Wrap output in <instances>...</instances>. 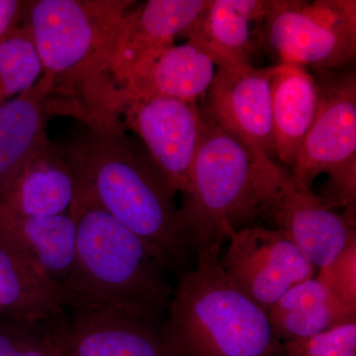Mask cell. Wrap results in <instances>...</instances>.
Masks as SVG:
<instances>
[{
    "label": "cell",
    "mask_w": 356,
    "mask_h": 356,
    "mask_svg": "<svg viewBox=\"0 0 356 356\" xmlns=\"http://www.w3.org/2000/svg\"><path fill=\"white\" fill-rule=\"evenodd\" d=\"M325 76L317 83V113L289 172L308 188L318 175L327 173L329 180L318 196L355 216V74Z\"/></svg>",
    "instance_id": "6"
},
{
    "label": "cell",
    "mask_w": 356,
    "mask_h": 356,
    "mask_svg": "<svg viewBox=\"0 0 356 356\" xmlns=\"http://www.w3.org/2000/svg\"><path fill=\"white\" fill-rule=\"evenodd\" d=\"M209 0H149L135 4L125 13L119 27L114 58L119 79L147 56L175 44L200 15Z\"/></svg>",
    "instance_id": "15"
},
{
    "label": "cell",
    "mask_w": 356,
    "mask_h": 356,
    "mask_svg": "<svg viewBox=\"0 0 356 356\" xmlns=\"http://www.w3.org/2000/svg\"><path fill=\"white\" fill-rule=\"evenodd\" d=\"M79 180L76 168L60 145L46 140L0 195V217H50L69 213Z\"/></svg>",
    "instance_id": "13"
},
{
    "label": "cell",
    "mask_w": 356,
    "mask_h": 356,
    "mask_svg": "<svg viewBox=\"0 0 356 356\" xmlns=\"http://www.w3.org/2000/svg\"><path fill=\"white\" fill-rule=\"evenodd\" d=\"M44 322L58 356H173L163 325L117 309L70 306Z\"/></svg>",
    "instance_id": "10"
},
{
    "label": "cell",
    "mask_w": 356,
    "mask_h": 356,
    "mask_svg": "<svg viewBox=\"0 0 356 356\" xmlns=\"http://www.w3.org/2000/svg\"><path fill=\"white\" fill-rule=\"evenodd\" d=\"M270 92L274 153L292 168L317 113V81L302 65L281 63L271 69Z\"/></svg>",
    "instance_id": "17"
},
{
    "label": "cell",
    "mask_w": 356,
    "mask_h": 356,
    "mask_svg": "<svg viewBox=\"0 0 356 356\" xmlns=\"http://www.w3.org/2000/svg\"><path fill=\"white\" fill-rule=\"evenodd\" d=\"M126 131L122 122L81 126L60 147L100 205L144 241L165 268L180 274L192 250L177 194Z\"/></svg>",
    "instance_id": "2"
},
{
    "label": "cell",
    "mask_w": 356,
    "mask_h": 356,
    "mask_svg": "<svg viewBox=\"0 0 356 356\" xmlns=\"http://www.w3.org/2000/svg\"><path fill=\"white\" fill-rule=\"evenodd\" d=\"M179 274L163 334L173 356H286L268 314L236 286L217 252Z\"/></svg>",
    "instance_id": "5"
},
{
    "label": "cell",
    "mask_w": 356,
    "mask_h": 356,
    "mask_svg": "<svg viewBox=\"0 0 356 356\" xmlns=\"http://www.w3.org/2000/svg\"><path fill=\"white\" fill-rule=\"evenodd\" d=\"M214 60L202 48L187 41L152 53L120 77L124 95H154L195 102L214 81Z\"/></svg>",
    "instance_id": "14"
},
{
    "label": "cell",
    "mask_w": 356,
    "mask_h": 356,
    "mask_svg": "<svg viewBox=\"0 0 356 356\" xmlns=\"http://www.w3.org/2000/svg\"><path fill=\"white\" fill-rule=\"evenodd\" d=\"M270 222L318 269L331 264L356 238L355 217L299 184L290 172Z\"/></svg>",
    "instance_id": "12"
},
{
    "label": "cell",
    "mask_w": 356,
    "mask_h": 356,
    "mask_svg": "<svg viewBox=\"0 0 356 356\" xmlns=\"http://www.w3.org/2000/svg\"><path fill=\"white\" fill-rule=\"evenodd\" d=\"M271 69L250 64L220 67L201 112L273 161Z\"/></svg>",
    "instance_id": "11"
},
{
    "label": "cell",
    "mask_w": 356,
    "mask_h": 356,
    "mask_svg": "<svg viewBox=\"0 0 356 356\" xmlns=\"http://www.w3.org/2000/svg\"><path fill=\"white\" fill-rule=\"evenodd\" d=\"M202 136L179 216L192 252H221L232 233L264 226L289 175L202 112Z\"/></svg>",
    "instance_id": "3"
},
{
    "label": "cell",
    "mask_w": 356,
    "mask_h": 356,
    "mask_svg": "<svg viewBox=\"0 0 356 356\" xmlns=\"http://www.w3.org/2000/svg\"><path fill=\"white\" fill-rule=\"evenodd\" d=\"M267 314L273 334L282 344L356 321L355 309L343 305L317 277L288 290Z\"/></svg>",
    "instance_id": "21"
},
{
    "label": "cell",
    "mask_w": 356,
    "mask_h": 356,
    "mask_svg": "<svg viewBox=\"0 0 356 356\" xmlns=\"http://www.w3.org/2000/svg\"><path fill=\"white\" fill-rule=\"evenodd\" d=\"M119 118L137 134L175 194H184L202 136L195 102L154 95L120 93Z\"/></svg>",
    "instance_id": "8"
},
{
    "label": "cell",
    "mask_w": 356,
    "mask_h": 356,
    "mask_svg": "<svg viewBox=\"0 0 356 356\" xmlns=\"http://www.w3.org/2000/svg\"><path fill=\"white\" fill-rule=\"evenodd\" d=\"M25 2L0 0V43L17 29L24 17Z\"/></svg>",
    "instance_id": "26"
},
{
    "label": "cell",
    "mask_w": 356,
    "mask_h": 356,
    "mask_svg": "<svg viewBox=\"0 0 356 356\" xmlns=\"http://www.w3.org/2000/svg\"><path fill=\"white\" fill-rule=\"evenodd\" d=\"M283 348L286 356H356V321L283 343Z\"/></svg>",
    "instance_id": "24"
},
{
    "label": "cell",
    "mask_w": 356,
    "mask_h": 356,
    "mask_svg": "<svg viewBox=\"0 0 356 356\" xmlns=\"http://www.w3.org/2000/svg\"><path fill=\"white\" fill-rule=\"evenodd\" d=\"M220 264L229 280L268 313L295 285L315 277L316 268L280 229L266 226L234 232Z\"/></svg>",
    "instance_id": "9"
},
{
    "label": "cell",
    "mask_w": 356,
    "mask_h": 356,
    "mask_svg": "<svg viewBox=\"0 0 356 356\" xmlns=\"http://www.w3.org/2000/svg\"><path fill=\"white\" fill-rule=\"evenodd\" d=\"M70 213L76 228V264L64 284L70 306L117 309L165 325L175 290L154 250L100 205L81 177Z\"/></svg>",
    "instance_id": "4"
},
{
    "label": "cell",
    "mask_w": 356,
    "mask_h": 356,
    "mask_svg": "<svg viewBox=\"0 0 356 356\" xmlns=\"http://www.w3.org/2000/svg\"><path fill=\"white\" fill-rule=\"evenodd\" d=\"M316 277L343 305L356 310V238Z\"/></svg>",
    "instance_id": "25"
},
{
    "label": "cell",
    "mask_w": 356,
    "mask_h": 356,
    "mask_svg": "<svg viewBox=\"0 0 356 356\" xmlns=\"http://www.w3.org/2000/svg\"><path fill=\"white\" fill-rule=\"evenodd\" d=\"M131 0H34L22 24L31 30L43 76L48 112L81 126L111 125L119 118L114 72L117 36Z\"/></svg>",
    "instance_id": "1"
},
{
    "label": "cell",
    "mask_w": 356,
    "mask_h": 356,
    "mask_svg": "<svg viewBox=\"0 0 356 356\" xmlns=\"http://www.w3.org/2000/svg\"><path fill=\"white\" fill-rule=\"evenodd\" d=\"M41 74L43 65L31 30L21 24L0 43V107L30 90Z\"/></svg>",
    "instance_id": "22"
},
{
    "label": "cell",
    "mask_w": 356,
    "mask_h": 356,
    "mask_svg": "<svg viewBox=\"0 0 356 356\" xmlns=\"http://www.w3.org/2000/svg\"><path fill=\"white\" fill-rule=\"evenodd\" d=\"M269 1L209 0L181 35L202 48L220 67L250 65V23L264 20Z\"/></svg>",
    "instance_id": "18"
},
{
    "label": "cell",
    "mask_w": 356,
    "mask_h": 356,
    "mask_svg": "<svg viewBox=\"0 0 356 356\" xmlns=\"http://www.w3.org/2000/svg\"><path fill=\"white\" fill-rule=\"evenodd\" d=\"M70 306L62 284L0 238V318L44 322Z\"/></svg>",
    "instance_id": "16"
},
{
    "label": "cell",
    "mask_w": 356,
    "mask_h": 356,
    "mask_svg": "<svg viewBox=\"0 0 356 356\" xmlns=\"http://www.w3.org/2000/svg\"><path fill=\"white\" fill-rule=\"evenodd\" d=\"M283 64L339 69L356 54L355 0H270L264 19Z\"/></svg>",
    "instance_id": "7"
},
{
    "label": "cell",
    "mask_w": 356,
    "mask_h": 356,
    "mask_svg": "<svg viewBox=\"0 0 356 356\" xmlns=\"http://www.w3.org/2000/svg\"><path fill=\"white\" fill-rule=\"evenodd\" d=\"M0 356H58L46 322L0 318Z\"/></svg>",
    "instance_id": "23"
},
{
    "label": "cell",
    "mask_w": 356,
    "mask_h": 356,
    "mask_svg": "<svg viewBox=\"0 0 356 356\" xmlns=\"http://www.w3.org/2000/svg\"><path fill=\"white\" fill-rule=\"evenodd\" d=\"M0 238L63 286L74 270L76 228L70 212L50 217H0Z\"/></svg>",
    "instance_id": "19"
},
{
    "label": "cell",
    "mask_w": 356,
    "mask_h": 356,
    "mask_svg": "<svg viewBox=\"0 0 356 356\" xmlns=\"http://www.w3.org/2000/svg\"><path fill=\"white\" fill-rule=\"evenodd\" d=\"M49 81L38 83L0 107V195L47 137Z\"/></svg>",
    "instance_id": "20"
}]
</instances>
